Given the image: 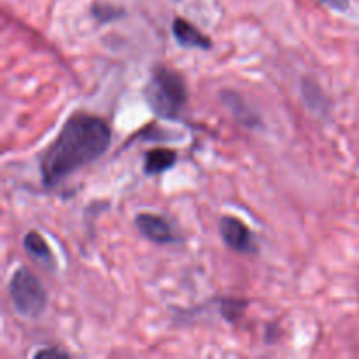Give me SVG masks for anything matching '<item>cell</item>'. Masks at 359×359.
<instances>
[{
  "mask_svg": "<svg viewBox=\"0 0 359 359\" xmlns=\"http://www.w3.org/2000/svg\"><path fill=\"white\" fill-rule=\"evenodd\" d=\"M144 98L158 118L175 121L188 104V86L177 70L156 65L144 88Z\"/></svg>",
  "mask_w": 359,
  "mask_h": 359,
  "instance_id": "obj_2",
  "label": "cell"
},
{
  "mask_svg": "<svg viewBox=\"0 0 359 359\" xmlns=\"http://www.w3.org/2000/svg\"><path fill=\"white\" fill-rule=\"evenodd\" d=\"M48 356H69V353L62 349H55V347H51V349H42L39 351V353H35V358H48Z\"/></svg>",
  "mask_w": 359,
  "mask_h": 359,
  "instance_id": "obj_13",
  "label": "cell"
},
{
  "mask_svg": "<svg viewBox=\"0 0 359 359\" xmlns=\"http://www.w3.org/2000/svg\"><path fill=\"white\" fill-rule=\"evenodd\" d=\"M177 158V153L174 149H168V147H154V149L146 151V154H144V174H163V172L175 167Z\"/></svg>",
  "mask_w": 359,
  "mask_h": 359,
  "instance_id": "obj_7",
  "label": "cell"
},
{
  "mask_svg": "<svg viewBox=\"0 0 359 359\" xmlns=\"http://www.w3.org/2000/svg\"><path fill=\"white\" fill-rule=\"evenodd\" d=\"M93 14H95V18H97L98 21H102V23H105V16H104V14H107V21H111V20H114V18L123 16V11H116L114 7L95 6V7H93Z\"/></svg>",
  "mask_w": 359,
  "mask_h": 359,
  "instance_id": "obj_11",
  "label": "cell"
},
{
  "mask_svg": "<svg viewBox=\"0 0 359 359\" xmlns=\"http://www.w3.org/2000/svg\"><path fill=\"white\" fill-rule=\"evenodd\" d=\"M9 294L13 307L21 318L37 319L48 307V291L37 276L25 266H20L9 280Z\"/></svg>",
  "mask_w": 359,
  "mask_h": 359,
  "instance_id": "obj_3",
  "label": "cell"
},
{
  "mask_svg": "<svg viewBox=\"0 0 359 359\" xmlns=\"http://www.w3.org/2000/svg\"><path fill=\"white\" fill-rule=\"evenodd\" d=\"M135 226L142 233V237L154 242V244L168 245L174 244V242H179V237L175 235L172 224L163 216H158V214H139L135 217Z\"/></svg>",
  "mask_w": 359,
  "mask_h": 359,
  "instance_id": "obj_5",
  "label": "cell"
},
{
  "mask_svg": "<svg viewBox=\"0 0 359 359\" xmlns=\"http://www.w3.org/2000/svg\"><path fill=\"white\" fill-rule=\"evenodd\" d=\"M248 305H249L248 300L226 298V300L223 302V305H221V312H223V316L228 319V321H237V319H241L242 312L248 309Z\"/></svg>",
  "mask_w": 359,
  "mask_h": 359,
  "instance_id": "obj_10",
  "label": "cell"
},
{
  "mask_svg": "<svg viewBox=\"0 0 359 359\" xmlns=\"http://www.w3.org/2000/svg\"><path fill=\"white\" fill-rule=\"evenodd\" d=\"M219 233L224 244L241 255H256L258 244L248 224L235 216H223L219 219Z\"/></svg>",
  "mask_w": 359,
  "mask_h": 359,
  "instance_id": "obj_4",
  "label": "cell"
},
{
  "mask_svg": "<svg viewBox=\"0 0 359 359\" xmlns=\"http://www.w3.org/2000/svg\"><path fill=\"white\" fill-rule=\"evenodd\" d=\"M23 248L28 255L34 259H37L39 263H44V265L53 266L55 265V255H53L51 248H49L48 242L44 241V237L37 233V231H28L23 238Z\"/></svg>",
  "mask_w": 359,
  "mask_h": 359,
  "instance_id": "obj_8",
  "label": "cell"
},
{
  "mask_svg": "<svg viewBox=\"0 0 359 359\" xmlns=\"http://www.w3.org/2000/svg\"><path fill=\"white\" fill-rule=\"evenodd\" d=\"M221 100H223V104L230 109L231 114H233L235 118H237V121L242 123V125L251 126L252 128V126H256L259 123L258 116H256L255 112L244 104V100H242L237 93H233V91H221Z\"/></svg>",
  "mask_w": 359,
  "mask_h": 359,
  "instance_id": "obj_9",
  "label": "cell"
},
{
  "mask_svg": "<svg viewBox=\"0 0 359 359\" xmlns=\"http://www.w3.org/2000/svg\"><path fill=\"white\" fill-rule=\"evenodd\" d=\"M111 126L98 116L84 112L70 116L41 158L42 184L55 188L104 156L111 146Z\"/></svg>",
  "mask_w": 359,
  "mask_h": 359,
  "instance_id": "obj_1",
  "label": "cell"
},
{
  "mask_svg": "<svg viewBox=\"0 0 359 359\" xmlns=\"http://www.w3.org/2000/svg\"><path fill=\"white\" fill-rule=\"evenodd\" d=\"M172 35L175 42L184 49H202L209 51L212 48V41L203 32H200L195 25L189 23L184 18H175L172 23Z\"/></svg>",
  "mask_w": 359,
  "mask_h": 359,
  "instance_id": "obj_6",
  "label": "cell"
},
{
  "mask_svg": "<svg viewBox=\"0 0 359 359\" xmlns=\"http://www.w3.org/2000/svg\"><path fill=\"white\" fill-rule=\"evenodd\" d=\"M325 6H328L330 9L337 11V13H349L351 11V0H319Z\"/></svg>",
  "mask_w": 359,
  "mask_h": 359,
  "instance_id": "obj_12",
  "label": "cell"
}]
</instances>
